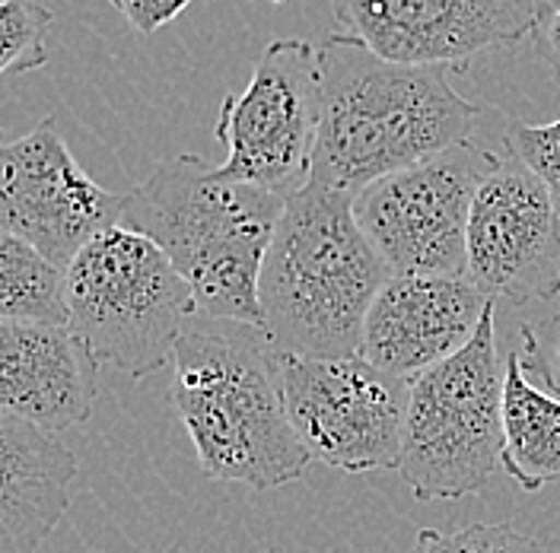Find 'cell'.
Listing matches in <instances>:
<instances>
[{
	"label": "cell",
	"mask_w": 560,
	"mask_h": 553,
	"mask_svg": "<svg viewBox=\"0 0 560 553\" xmlns=\"http://www.w3.org/2000/svg\"><path fill=\"white\" fill-rule=\"evenodd\" d=\"M322 118L310 185L363 191L465 143L478 103L455 93L453 68L388 61L348 33L318 45Z\"/></svg>",
	"instance_id": "6da1fadb"
},
{
	"label": "cell",
	"mask_w": 560,
	"mask_h": 553,
	"mask_svg": "<svg viewBox=\"0 0 560 553\" xmlns=\"http://www.w3.org/2000/svg\"><path fill=\"white\" fill-rule=\"evenodd\" d=\"M173 366V404L208 478L265 493L310 471L287 414L283 353L258 325L195 315Z\"/></svg>",
	"instance_id": "7a4b0ae2"
},
{
	"label": "cell",
	"mask_w": 560,
	"mask_h": 553,
	"mask_svg": "<svg viewBox=\"0 0 560 553\" xmlns=\"http://www.w3.org/2000/svg\"><path fill=\"white\" fill-rule=\"evenodd\" d=\"M388 276L357 223L353 195L306 185L287 198L261 264V331L283 356H360L366 315Z\"/></svg>",
	"instance_id": "3957f363"
},
{
	"label": "cell",
	"mask_w": 560,
	"mask_h": 553,
	"mask_svg": "<svg viewBox=\"0 0 560 553\" xmlns=\"http://www.w3.org/2000/svg\"><path fill=\"white\" fill-rule=\"evenodd\" d=\"M283 198L220 181L205 156L163 160L125 195L121 226L147 236L195 290L198 315L261 328L258 280Z\"/></svg>",
	"instance_id": "277c9868"
},
{
	"label": "cell",
	"mask_w": 560,
	"mask_h": 553,
	"mask_svg": "<svg viewBox=\"0 0 560 553\" xmlns=\"http://www.w3.org/2000/svg\"><path fill=\"white\" fill-rule=\"evenodd\" d=\"M68 328L100 366L143 379L175 360L195 290L147 236L112 226L68 268Z\"/></svg>",
	"instance_id": "5b68a950"
},
{
	"label": "cell",
	"mask_w": 560,
	"mask_h": 553,
	"mask_svg": "<svg viewBox=\"0 0 560 553\" xmlns=\"http://www.w3.org/2000/svg\"><path fill=\"white\" fill-rule=\"evenodd\" d=\"M490 303L453 360L411 381L398 474L420 503L478 493L503 468V379Z\"/></svg>",
	"instance_id": "8992f818"
},
{
	"label": "cell",
	"mask_w": 560,
	"mask_h": 553,
	"mask_svg": "<svg viewBox=\"0 0 560 553\" xmlns=\"http://www.w3.org/2000/svg\"><path fill=\"white\" fill-rule=\"evenodd\" d=\"M322 118L318 48L306 38H275L255 61L245 93H226L217 115V140L226 160L220 181L293 198L313 178Z\"/></svg>",
	"instance_id": "52a82bcc"
},
{
	"label": "cell",
	"mask_w": 560,
	"mask_h": 553,
	"mask_svg": "<svg viewBox=\"0 0 560 553\" xmlns=\"http://www.w3.org/2000/svg\"><path fill=\"white\" fill-rule=\"evenodd\" d=\"M500 156L465 140L353 195V213L392 274L465 276L468 216Z\"/></svg>",
	"instance_id": "ba28073f"
},
{
	"label": "cell",
	"mask_w": 560,
	"mask_h": 553,
	"mask_svg": "<svg viewBox=\"0 0 560 553\" xmlns=\"http://www.w3.org/2000/svg\"><path fill=\"white\" fill-rule=\"evenodd\" d=\"M287 414L313 461L348 474L398 471L411 381L363 356H283Z\"/></svg>",
	"instance_id": "9c48e42d"
},
{
	"label": "cell",
	"mask_w": 560,
	"mask_h": 553,
	"mask_svg": "<svg viewBox=\"0 0 560 553\" xmlns=\"http://www.w3.org/2000/svg\"><path fill=\"white\" fill-rule=\"evenodd\" d=\"M125 195L80 169L51 118L0 150V226L68 271L100 233L121 226Z\"/></svg>",
	"instance_id": "30bf717a"
},
{
	"label": "cell",
	"mask_w": 560,
	"mask_h": 553,
	"mask_svg": "<svg viewBox=\"0 0 560 553\" xmlns=\"http://www.w3.org/2000/svg\"><path fill=\"white\" fill-rule=\"evenodd\" d=\"M465 276L490 303L528 306L560 296V213L541 178L500 156L481 181L465 236Z\"/></svg>",
	"instance_id": "8fae6325"
},
{
	"label": "cell",
	"mask_w": 560,
	"mask_h": 553,
	"mask_svg": "<svg viewBox=\"0 0 560 553\" xmlns=\"http://www.w3.org/2000/svg\"><path fill=\"white\" fill-rule=\"evenodd\" d=\"M551 0H331L338 26L401 64L465 70L541 26Z\"/></svg>",
	"instance_id": "7c38bea8"
},
{
	"label": "cell",
	"mask_w": 560,
	"mask_h": 553,
	"mask_svg": "<svg viewBox=\"0 0 560 553\" xmlns=\"http://www.w3.org/2000/svg\"><path fill=\"white\" fill-rule=\"evenodd\" d=\"M488 309L490 299L468 276L392 274L366 315L360 356L415 381L465 350Z\"/></svg>",
	"instance_id": "4fadbf2b"
},
{
	"label": "cell",
	"mask_w": 560,
	"mask_h": 553,
	"mask_svg": "<svg viewBox=\"0 0 560 553\" xmlns=\"http://www.w3.org/2000/svg\"><path fill=\"white\" fill-rule=\"evenodd\" d=\"M100 363L68 325L0 318V408L45 433L86 423Z\"/></svg>",
	"instance_id": "5bb4252c"
},
{
	"label": "cell",
	"mask_w": 560,
	"mask_h": 553,
	"mask_svg": "<svg viewBox=\"0 0 560 553\" xmlns=\"http://www.w3.org/2000/svg\"><path fill=\"white\" fill-rule=\"evenodd\" d=\"M80 458L55 433L0 414V553H35L70 509Z\"/></svg>",
	"instance_id": "9a60e30c"
},
{
	"label": "cell",
	"mask_w": 560,
	"mask_h": 553,
	"mask_svg": "<svg viewBox=\"0 0 560 553\" xmlns=\"http://www.w3.org/2000/svg\"><path fill=\"white\" fill-rule=\"evenodd\" d=\"M503 471L538 493L560 481V398L532 385L523 353L513 350L503 379Z\"/></svg>",
	"instance_id": "2e32d148"
},
{
	"label": "cell",
	"mask_w": 560,
	"mask_h": 553,
	"mask_svg": "<svg viewBox=\"0 0 560 553\" xmlns=\"http://www.w3.org/2000/svg\"><path fill=\"white\" fill-rule=\"evenodd\" d=\"M0 318L68 325V271L38 248L3 233L0 236Z\"/></svg>",
	"instance_id": "e0dca14e"
},
{
	"label": "cell",
	"mask_w": 560,
	"mask_h": 553,
	"mask_svg": "<svg viewBox=\"0 0 560 553\" xmlns=\"http://www.w3.org/2000/svg\"><path fill=\"white\" fill-rule=\"evenodd\" d=\"M55 13L38 0H3L0 7V73L20 77L48 64Z\"/></svg>",
	"instance_id": "ac0fdd59"
},
{
	"label": "cell",
	"mask_w": 560,
	"mask_h": 553,
	"mask_svg": "<svg viewBox=\"0 0 560 553\" xmlns=\"http://www.w3.org/2000/svg\"><path fill=\"white\" fill-rule=\"evenodd\" d=\"M408 553H545L528 534L506 521H475L453 534L423 528Z\"/></svg>",
	"instance_id": "d6986e66"
},
{
	"label": "cell",
	"mask_w": 560,
	"mask_h": 553,
	"mask_svg": "<svg viewBox=\"0 0 560 553\" xmlns=\"http://www.w3.org/2000/svg\"><path fill=\"white\" fill-rule=\"evenodd\" d=\"M503 146L535 178H541L560 213V118L548 125H510Z\"/></svg>",
	"instance_id": "ffe728a7"
},
{
	"label": "cell",
	"mask_w": 560,
	"mask_h": 553,
	"mask_svg": "<svg viewBox=\"0 0 560 553\" xmlns=\"http://www.w3.org/2000/svg\"><path fill=\"white\" fill-rule=\"evenodd\" d=\"M523 363L545 388L560 398V311L545 321H525L523 325Z\"/></svg>",
	"instance_id": "44dd1931"
},
{
	"label": "cell",
	"mask_w": 560,
	"mask_h": 553,
	"mask_svg": "<svg viewBox=\"0 0 560 553\" xmlns=\"http://www.w3.org/2000/svg\"><path fill=\"white\" fill-rule=\"evenodd\" d=\"M140 35L160 33L163 26H170L178 20L195 0H108Z\"/></svg>",
	"instance_id": "7402d4cb"
},
{
	"label": "cell",
	"mask_w": 560,
	"mask_h": 553,
	"mask_svg": "<svg viewBox=\"0 0 560 553\" xmlns=\"http://www.w3.org/2000/svg\"><path fill=\"white\" fill-rule=\"evenodd\" d=\"M535 48H538V55H541V61L548 64V70L555 73V80L560 83V7H548V13H545V20H541V26L535 30Z\"/></svg>",
	"instance_id": "603a6c76"
}]
</instances>
